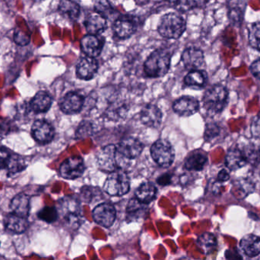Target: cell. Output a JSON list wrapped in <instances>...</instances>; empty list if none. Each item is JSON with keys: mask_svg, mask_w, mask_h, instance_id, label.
Masks as SVG:
<instances>
[{"mask_svg": "<svg viewBox=\"0 0 260 260\" xmlns=\"http://www.w3.org/2000/svg\"><path fill=\"white\" fill-rule=\"evenodd\" d=\"M99 70V64L94 57L85 56L82 58L76 66V75L79 79L90 80L94 78Z\"/></svg>", "mask_w": 260, "mask_h": 260, "instance_id": "obj_13", "label": "cell"}, {"mask_svg": "<svg viewBox=\"0 0 260 260\" xmlns=\"http://www.w3.org/2000/svg\"><path fill=\"white\" fill-rule=\"evenodd\" d=\"M186 30V20L177 12H170L160 18L158 32L162 37L169 39L180 38Z\"/></svg>", "mask_w": 260, "mask_h": 260, "instance_id": "obj_3", "label": "cell"}, {"mask_svg": "<svg viewBox=\"0 0 260 260\" xmlns=\"http://www.w3.org/2000/svg\"><path fill=\"white\" fill-rule=\"evenodd\" d=\"M206 74L201 70H190L184 79L186 85L189 86L202 87L206 84Z\"/></svg>", "mask_w": 260, "mask_h": 260, "instance_id": "obj_32", "label": "cell"}, {"mask_svg": "<svg viewBox=\"0 0 260 260\" xmlns=\"http://www.w3.org/2000/svg\"><path fill=\"white\" fill-rule=\"evenodd\" d=\"M165 1L169 2V3H177V0H165Z\"/></svg>", "mask_w": 260, "mask_h": 260, "instance_id": "obj_46", "label": "cell"}, {"mask_svg": "<svg viewBox=\"0 0 260 260\" xmlns=\"http://www.w3.org/2000/svg\"><path fill=\"white\" fill-rule=\"evenodd\" d=\"M207 162L206 154L198 151L191 154L185 162V168L188 170L200 171L204 168Z\"/></svg>", "mask_w": 260, "mask_h": 260, "instance_id": "obj_29", "label": "cell"}, {"mask_svg": "<svg viewBox=\"0 0 260 260\" xmlns=\"http://www.w3.org/2000/svg\"><path fill=\"white\" fill-rule=\"evenodd\" d=\"M32 135L34 138L41 143H47L54 137V129L49 122L45 120H38L32 125Z\"/></svg>", "mask_w": 260, "mask_h": 260, "instance_id": "obj_12", "label": "cell"}, {"mask_svg": "<svg viewBox=\"0 0 260 260\" xmlns=\"http://www.w3.org/2000/svg\"><path fill=\"white\" fill-rule=\"evenodd\" d=\"M92 131V127L88 122H84L81 124L80 127L76 132V136L78 138H82V137H87L91 134Z\"/></svg>", "mask_w": 260, "mask_h": 260, "instance_id": "obj_39", "label": "cell"}, {"mask_svg": "<svg viewBox=\"0 0 260 260\" xmlns=\"http://www.w3.org/2000/svg\"><path fill=\"white\" fill-rule=\"evenodd\" d=\"M254 191V185L246 179L236 180L234 183L232 192L237 198H244Z\"/></svg>", "mask_w": 260, "mask_h": 260, "instance_id": "obj_30", "label": "cell"}, {"mask_svg": "<svg viewBox=\"0 0 260 260\" xmlns=\"http://www.w3.org/2000/svg\"><path fill=\"white\" fill-rule=\"evenodd\" d=\"M251 133L255 139L260 140V114L256 115L252 122Z\"/></svg>", "mask_w": 260, "mask_h": 260, "instance_id": "obj_40", "label": "cell"}, {"mask_svg": "<svg viewBox=\"0 0 260 260\" xmlns=\"http://www.w3.org/2000/svg\"><path fill=\"white\" fill-rule=\"evenodd\" d=\"M130 181L127 174L122 169L111 172L104 186L105 192L112 196H122L129 192Z\"/></svg>", "mask_w": 260, "mask_h": 260, "instance_id": "obj_5", "label": "cell"}, {"mask_svg": "<svg viewBox=\"0 0 260 260\" xmlns=\"http://www.w3.org/2000/svg\"><path fill=\"white\" fill-rule=\"evenodd\" d=\"M58 214L65 224L73 228H78L83 218L79 200L71 196L65 197L59 201Z\"/></svg>", "mask_w": 260, "mask_h": 260, "instance_id": "obj_2", "label": "cell"}, {"mask_svg": "<svg viewBox=\"0 0 260 260\" xmlns=\"http://www.w3.org/2000/svg\"><path fill=\"white\" fill-rule=\"evenodd\" d=\"M85 171L84 160L80 157H71L61 164L59 172L66 180H76L82 177Z\"/></svg>", "mask_w": 260, "mask_h": 260, "instance_id": "obj_8", "label": "cell"}, {"mask_svg": "<svg viewBox=\"0 0 260 260\" xmlns=\"http://www.w3.org/2000/svg\"><path fill=\"white\" fill-rule=\"evenodd\" d=\"M58 216V211L53 207H45L38 213L40 219L47 223L54 222L57 219Z\"/></svg>", "mask_w": 260, "mask_h": 260, "instance_id": "obj_37", "label": "cell"}, {"mask_svg": "<svg viewBox=\"0 0 260 260\" xmlns=\"http://www.w3.org/2000/svg\"><path fill=\"white\" fill-rule=\"evenodd\" d=\"M197 244L202 250L207 255L213 253L218 245L216 238L211 233H204L199 237Z\"/></svg>", "mask_w": 260, "mask_h": 260, "instance_id": "obj_31", "label": "cell"}, {"mask_svg": "<svg viewBox=\"0 0 260 260\" xmlns=\"http://www.w3.org/2000/svg\"><path fill=\"white\" fill-rule=\"evenodd\" d=\"M248 160L245 152L239 148L231 149L226 156L225 163L230 170L235 171L246 166Z\"/></svg>", "mask_w": 260, "mask_h": 260, "instance_id": "obj_21", "label": "cell"}, {"mask_svg": "<svg viewBox=\"0 0 260 260\" xmlns=\"http://www.w3.org/2000/svg\"><path fill=\"white\" fill-rule=\"evenodd\" d=\"M250 70L255 77L260 79V58L253 63L250 67Z\"/></svg>", "mask_w": 260, "mask_h": 260, "instance_id": "obj_43", "label": "cell"}, {"mask_svg": "<svg viewBox=\"0 0 260 260\" xmlns=\"http://www.w3.org/2000/svg\"><path fill=\"white\" fill-rule=\"evenodd\" d=\"M26 163L24 159L18 155L9 156V160L6 163V167L7 168L10 174H18L25 169Z\"/></svg>", "mask_w": 260, "mask_h": 260, "instance_id": "obj_33", "label": "cell"}, {"mask_svg": "<svg viewBox=\"0 0 260 260\" xmlns=\"http://www.w3.org/2000/svg\"><path fill=\"white\" fill-rule=\"evenodd\" d=\"M229 93L227 89L221 85L209 88L203 96V105L208 112L218 114L221 112L227 103Z\"/></svg>", "mask_w": 260, "mask_h": 260, "instance_id": "obj_4", "label": "cell"}, {"mask_svg": "<svg viewBox=\"0 0 260 260\" xmlns=\"http://www.w3.org/2000/svg\"><path fill=\"white\" fill-rule=\"evenodd\" d=\"M103 45V42L97 35L88 34L81 40V48L82 52L86 56L91 57H96L102 53Z\"/></svg>", "mask_w": 260, "mask_h": 260, "instance_id": "obj_16", "label": "cell"}, {"mask_svg": "<svg viewBox=\"0 0 260 260\" xmlns=\"http://www.w3.org/2000/svg\"><path fill=\"white\" fill-rule=\"evenodd\" d=\"M200 103L198 100L189 96H183L177 99L173 105V109L180 116L192 115L198 111Z\"/></svg>", "mask_w": 260, "mask_h": 260, "instance_id": "obj_15", "label": "cell"}, {"mask_svg": "<svg viewBox=\"0 0 260 260\" xmlns=\"http://www.w3.org/2000/svg\"><path fill=\"white\" fill-rule=\"evenodd\" d=\"M182 62L187 70H200L205 64L203 52L196 47H189L182 54Z\"/></svg>", "mask_w": 260, "mask_h": 260, "instance_id": "obj_11", "label": "cell"}, {"mask_svg": "<svg viewBox=\"0 0 260 260\" xmlns=\"http://www.w3.org/2000/svg\"><path fill=\"white\" fill-rule=\"evenodd\" d=\"M241 247L249 257H255L260 254V238L253 235L244 236L241 241Z\"/></svg>", "mask_w": 260, "mask_h": 260, "instance_id": "obj_25", "label": "cell"}, {"mask_svg": "<svg viewBox=\"0 0 260 260\" xmlns=\"http://www.w3.org/2000/svg\"><path fill=\"white\" fill-rule=\"evenodd\" d=\"M171 55L168 50L159 49L151 53L144 64V71L149 77L157 78L167 74L171 66Z\"/></svg>", "mask_w": 260, "mask_h": 260, "instance_id": "obj_1", "label": "cell"}, {"mask_svg": "<svg viewBox=\"0 0 260 260\" xmlns=\"http://www.w3.org/2000/svg\"><path fill=\"white\" fill-rule=\"evenodd\" d=\"M220 128L215 124H210L206 127V133H205V138L206 140H212L215 138L219 134Z\"/></svg>", "mask_w": 260, "mask_h": 260, "instance_id": "obj_38", "label": "cell"}, {"mask_svg": "<svg viewBox=\"0 0 260 260\" xmlns=\"http://www.w3.org/2000/svg\"><path fill=\"white\" fill-rule=\"evenodd\" d=\"M59 12L70 19L76 20L80 15V6L74 0H61Z\"/></svg>", "mask_w": 260, "mask_h": 260, "instance_id": "obj_28", "label": "cell"}, {"mask_svg": "<svg viewBox=\"0 0 260 260\" xmlns=\"http://www.w3.org/2000/svg\"><path fill=\"white\" fill-rule=\"evenodd\" d=\"M134 1L136 2V4L139 5V6H143V5L149 3L151 0H134Z\"/></svg>", "mask_w": 260, "mask_h": 260, "instance_id": "obj_45", "label": "cell"}, {"mask_svg": "<svg viewBox=\"0 0 260 260\" xmlns=\"http://www.w3.org/2000/svg\"><path fill=\"white\" fill-rule=\"evenodd\" d=\"M85 99L82 95L75 92H70L62 98L59 106L66 114H76L81 111Z\"/></svg>", "mask_w": 260, "mask_h": 260, "instance_id": "obj_14", "label": "cell"}, {"mask_svg": "<svg viewBox=\"0 0 260 260\" xmlns=\"http://www.w3.org/2000/svg\"><path fill=\"white\" fill-rule=\"evenodd\" d=\"M151 155L159 166L167 168L174 162L175 151L169 141L160 139L151 146Z\"/></svg>", "mask_w": 260, "mask_h": 260, "instance_id": "obj_6", "label": "cell"}, {"mask_svg": "<svg viewBox=\"0 0 260 260\" xmlns=\"http://www.w3.org/2000/svg\"><path fill=\"white\" fill-rule=\"evenodd\" d=\"M52 98L46 92L41 91L35 95L30 102V108L34 112L44 113L50 109L52 105Z\"/></svg>", "mask_w": 260, "mask_h": 260, "instance_id": "obj_23", "label": "cell"}, {"mask_svg": "<svg viewBox=\"0 0 260 260\" xmlns=\"http://www.w3.org/2000/svg\"><path fill=\"white\" fill-rule=\"evenodd\" d=\"M107 18L99 12H92L87 16L85 21V28L88 34L98 35L107 28Z\"/></svg>", "mask_w": 260, "mask_h": 260, "instance_id": "obj_19", "label": "cell"}, {"mask_svg": "<svg viewBox=\"0 0 260 260\" xmlns=\"http://www.w3.org/2000/svg\"><path fill=\"white\" fill-rule=\"evenodd\" d=\"M207 0H177V9L182 12L192 10L206 6Z\"/></svg>", "mask_w": 260, "mask_h": 260, "instance_id": "obj_35", "label": "cell"}, {"mask_svg": "<svg viewBox=\"0 0 260 260\" xmlns=\"http://www.w3.org/2000/svg\"><path fill=\"white\" fill-rule=\"evenodd\" d=\"M113 30L119 38L126 39L135 33L136 30V24L134 20L130 19V18L121 17L114 21Z\"/></svg>", "mask_w": 260, "mask_h": 260, "instance_id": "obj_18", "label": "cell"}, {"mask_svg": "<svg viewBox=\"0 0 260 260\" xmlns=\"http://www.w3.org/2000/svg\"><path fill=\"white\" fill-rule=\"evenodd\" d=\"M230 179V174L226 169H222L220 171L218 176V181L223 183V182L228 181Z\"/></svg>", "mask_w": 260, "mask_h": 260, "instance_id": "obj_44", "label": "cell"}, {"mask_svg": "<svg viewBox=\"0 0 260 260\" xmlns=\"http://www.w3.org/2000/svg\"><path fill=\"white\" fill-rule=\"evenodd\" d=\"M94 8H95L96 12L102 14L106 18L111 16V15H114L115 12L114 8L111 6L108 0H98Z\"/></svg>", "mask_w": 260, "mask_h": 260, "instance_id": "obj_36", "label": "cell"}, {"mask_svg": "<svg viewBox=\"0 0 260 260\" xmlns=\"http://www.w3.org/2000/svg\"><path fill=\"white\" fill-rule=\"evenodd\" d=\"M141 120L149 128H158L161 124V111L156 105L151 104L145 105L141 111Z\"/></svg>", "mask_w": 260, "mask_h": 260, "instance_id": "obj_17", "label": "cell"}, {"mask_svg": "<svg viewBox=\"0 0 260 260\" xmlns=\"http://www.w3.org/2000/svg\"><path fill=\"white\" fill-rule=\"evenodd\" d=\"M248 38L250 46L260 51V21L251 24L249 28Z\"/></svg>", "mask_w": 260, "mask_h": 260, "instance_id": "obj_34", "label": "cell"}, {"mask_svg": "<svg viewBox=\"0 0 260 260\" xmlns=\"http://www.w3.org/2000/svg\"><path fill=\"white\" fill-rule=\"evenodd\" d=\"M29 222L27 218L18 216L14 213L9 214L5 218L6 229L12 233L21 234L28 227Z\"/></svg>", "mask_w": 260, "mask_h": 260, "instance_id": "obj_24", "label": "cell"}, {"mask_svg": "<svg viewBox=\"0 0 260 260\" xmlns=\"http://www.w3.org/2000/svg\"><path fill=\"white\" fill-rule=\"evenodd\" d=\"M97 158L99 167L104 172H111L120 169L118 154L115 145H108L101 150Z\"/></svg>", "mask_w": 260, "mask_h": 260, "instance_id": "obj_7", "label": "cell"}, {"mask_svg": "<svg viewBox=\"0 0 260 260\" xmlns=\"http://www.w3.org/2000/svg\"><path fill=\"white\" fill-rule=\"evenodd\" d=\"M9 156V152L6 149L0 148V168L6 167Z\"/></svg>", "mask_w": 260, "mask_h": 260, "instance_id": "obj_42", "label": "cell"}, {"mask_svg": "<svg viewBox=\"0 0 260 260\" xmlns=\"http://www.w3.org/2000/svg\"><path fill=\"white\" fill-rule=\"evenodd\" d=\"M246 3V0H230L229 2V16L232 24L239 25L242 22Z\"/></svg>", "mask_w": 260, "mask_h": 260, "instance_id": "obj_26", "label": "cell"}, {"mask_svg": "<svg viewBox=\"0 0 260 260\" xmlns=\"http://www.w3.org/2000/svg\"><path fill=\"white\" fill-rule=\"evenodd\" d=\"M148 213V206L145 203L136 198H132L126 208V219L129 222H134L145 218Z\"/></svg>", "mask_w": 260, "mask_h": 260, "instance_id": "obj_20", "label": "cell"}, {"mask_svg": "<svg viewBox=\"0 0 260 260\" xmlns=\"http://www.w3.org/2000/svg\"><path fill=\"white\" fill-rule=\"evenodd\" d=\"M143 150V145L138 139L128 137L123 139L117 147V151L123 158L133 160L140 155Z\"/></svg>", "mask_w": 260, "mask_h": 260, "instance_id": "obj_10", "label": "cell"}, {"mask_svg": "<svg viewBox=\"0 0 260 260\" xmlns=\"http://www.w3.org/2000/svg\"><path fill=\"white\" fill-rule=\"evenodd\" d=\"M12 213L27 218L30 213V198L24 193L18 194L11 201Z\"/></svg>", "mask_w": 260, "mask_h": 260, "instance_id": "obj_22", "label": "cell"}, {"mask_svg": "<svg viewBox=\"0 0 260 260\" xmlns=\"http://www.w3.org/2000/svg\"><path fill=\"white\" fill-rule=\"evenodd\" d=\"M157 192V188L153 183H144L136 190V198L142 203L148 204L155 198Z\"/></svg>", "mask_w": 260, "mask_h": 260, "instance_id": "obj_27", "label": "cell"}, {"mask_svg": "<svg viewBox=\"0 0 260 260\" xmlns=\"http://www.w3.org/2000/svg\"><path fill=\"white\" fill-rule=\"evenodd\" d=\"M115 208L109 203L99 205L93 210V218L94 221L105 227L113 225L116 219Z\"/></svg>", "mask_w": 260, "mask_h": 260, "instance_id": "obj_9", "label": "cell"}, {"mask_svg": "<svg viewBox=\"0 0 260 260\" xmlns=\"http://www.w3.org/2000/svg\"><path fill=\"white\" fill-rule=\"evenodd\" d=\"M11 125L9 121L4 119H0V139L7 135L10 131Z\"/></svg>", "mask_w": 260, "mask_h": 260, "instance_id": "obj_41", "label": "cell"}]
</instances>
